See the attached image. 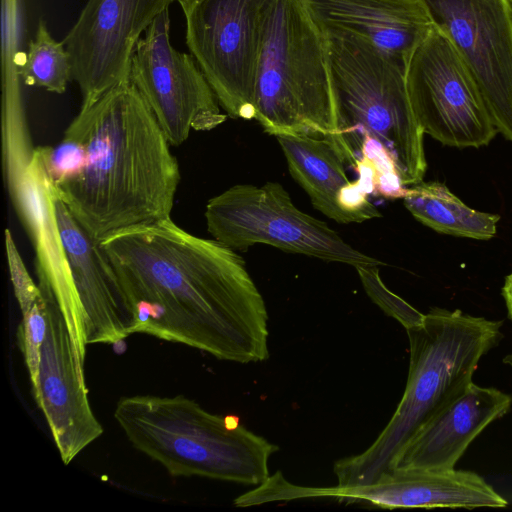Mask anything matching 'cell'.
<instances>
[{"mask_svg": "<svg viewBox=\"0 0 512 512\" xmlns=\"http://www.w3.org/2000/svg\"><path fill=\"white\" fill-rule=\"evenodd\" d=\"M134 318L132 333L237 363L269 357L268 313L244 259L171 217L98 243Z\"/></svg>", "mask_w": 512, "mask_h": 512, "instance_id": "obj_1", "label": "cell"}, {"mask_svg": "<svg viewBox=\"0 0 512 512\" xmlns=\"http://www.w3.org/2000/svg\"><path fill=\"white\" fill-rule=\"evenodd\" d=\"M64 136L84 144L86 161L54 192L94 241L170 218L179 165L130 81L81 108Z\"/></svg>", "mask_w": 512, "mask_h": 512, "instance_id": "obj_2", "label": "cell"}, {"mask_svg": "<svg viewBox=\"0 0 512 512\" xmlns=\"http://www.w3.org/2000/svg\"><path fill=\"white\" fill-rule=\"evenodd\" d=\"M501 326L458 309L433 308L421 324L407 329L410 361L403 396L366 450L334 463L337 485H368L390 473L415 433L473 382L480 359L501 340Z\"/></svg>", "mask_w": 512, "mask_h": 512, "instance_id": "obj_3", "label": "cell"}, {"mask_svg": "<svg viewBox=\"0 0 512 512\" xmlns=\"http://www.w3.org/2000/svg\"><path fill=\"white\" fill-rule=\"evenodd\" d=\"M320 26L337 107L338 134L333 143L345 163L354 166L363 139L370 137L389 152L405 186L423 181L425 133L408 96V61L365 36Z\"/></svg>", "mask_w": 512, "mask_h": 512, "instance_id": "obj_4", "label": "cell"}, {"mask_svg": "<svg viewBox=\"0 0 512 512\" xmlns=\"http://www.w3.org/2000/svg\"><path fill=\"white\" fill-rule=\"evenodd\" d=\"M114 418L133 447L172 477L260 485L269 477L270 456L278 450L237 417L210 413L183 395L123 397Z\"/></svg>", "mask_w": 512, "mask_h": 512, "instance_id": "obj_5", "label": "cell"}, {"mask_svg": "<svg viewBox=\"0 0 512 512\" xmlns=\"http://www.w3.org/2000/svg\"><path fill=\"white\" fill-rule=\"evenodd\" d=\"M264 131L334 141L338 116L323 30L304 0H272L255 86Z\"/></svg>", "mask_w": 512, "mask_h": 512, "instance_id": "obj_6", "label": "cell"}, {"mask_svg": "<svg viewBox=\"0 0 512 512\" xmlns=\"http://www.w3.org/2000/svg\"><path fill=\"white\" fill-rule=\"evenodd\" d=\"M204 215L213 239L235 251L265 244L354 268L385 265L352 247L325 222L299 210L277 182L234 185L211 198Z\"/></svg>", "mask_w": 512, "mask_h": 512, "instance_id": "obj_7", "label": "cell"}, {"mask_svg": "<svg viewBox=\"0 0 512 512\" xmlns=\"http://www.w3.org/2000/svg\"><path fill=\"white\" fill-rule=\"evenodd\" d=\"M2 156L7 188L35 251L41 291L58 304L74 343L84 323L56 220L54 183L41 146L32 147L20 107L8 98L2 117Z\"/></svg>", "mask_w": 512, "mask_h": 512, "instance_id": "obj_8", "label": "cell"}, {"mask_svg": "<svg viewBox=\"0 0 512 512\" xmlns=\"http://www.w3.org/2000/svg\"><path fill=\"white\" fill-rule=\"evenodd\" d=\"M186 45L221 107L255 118V86L272 0H179Z\"/></svg>", "mask_w": 512, "mask_h": 512, "instance_id": "obj_9", "label": "cell"}, {"mask_svg": "<svg viewBox=\"0 0 512 512\" xmlns=\"http://www.w3.org/2000/svg\"><path fill=\"white\" fill-rule=\"evenodd\" d=\"M406 84L424 133L443 145L480 148L498 134L471 75L436 27L413 51Z\"/></svg>", "mask_w": 512, "mask_h": 512, "instance_id": "obj_10", "label": "cell"}, {"mask_svg": "<svg viewBox=\"0 0 512 512\" xmlns=\"http://www.w3.org/2000/svg\"><path fill=\"white\" fill-rule=\"evenodd\" d=\"M130 82L171 146L184 143L191 130L210 131L227 119L194 57L171 45L169 9L156 17L137 42Z\"/></svg>", "mask_w": 512, "mask_h": 512, "instance_id": "obj_11", "label": "cell"}, {"mask_svg": "<svg viewBox=\"0 0 512 512\" xmlns=\"http://www.w3.org/2000/svg\"><path fill=\"white\" fill-rule=\"evenodd\" d=\"M475 82L498 131L512 142V0H419Z\"/></svg>", "mask_w": 512, "mask_h": 512, "instance_id": "obj_12", "label": "cell"}, {"mask_svg": "<svg viewBox=\"0 0 512 512\" xmlns=\"http://www.w3.org/2000/svg\"><path fill=\"white\" fill-rule=\"evenodd\" d=\"M179 0H88L62 40L72 80L82 94L81 108L130 81L133 53L141 34Z\"/></svg>", "mask_w": 512, "mask_h": 512, "instance_id": "obj_13", "label": "cell"}, {"mask_svg": "<svg viewBox=\"0 0 512 512\" xmlns=\"http://www.w3.org/2000/svg\"><path fill=\"white\" fill-rule=\"evenodd\" d=\"M42 294L47 324L32 394L61 460L68 465L104 430L91 409L84 369L77 361L62 312L53 297Z\"/></svg>", "mask_w": 512, "mask_h": 512, "instance_id": "obj_14", "label": "cell"}, {"mask_svg": "<svg viewBox=\"0 0 512 512\" xmlns=\"http://www.w3.org/2000/svg\"><path fill=\"white\" fill-rule=\"evenodd\" d=\"M54 207L82 311L86 344H114L127 338L133 334L134 318L98 243L55 192Z\"/></svg>", "mask_w": 512, "mask_h": 512, "instance_id": "obj_15", "label": "cell"}, {"mask_svg": "<svg viewBox=\"0 0 512 512\" xmlns=\"http://www.w3.org/2000/svg\"><path fill=\"white\" fill-rule=\"evenodd\" d=\"M511 404L509 394L472 382L415 433L398 454L392 471L455 469L470 443L490 423L503 417Z\"/></svg>", "mask_w": 512, "mask_h": 512, "instance_id": "obj_16", "label": "cell"}, {"mask_svg": "<svg viewBox=\"0 0 512 512\" xmlns=\"http://www.w3.org/2000/svg\"><path fill=\"white\" fill-rule=\"evenodd\" d=\"M319 497L395 508H502L506 499L471 471L393 470L372 484L319 488Z\"/></svg>", "mask_w": 512, "mask_h": 512, "instance_id": "obj_17", "label": "cell"}, {"mask_svg": "<svg viewBox=\"0 0 512 512\" xmlns=\"http://www.w3.org/2000/svg\"><path fill=\"white\" fill-rule=\"evenodd\" d=\"M320 25L365 36L409 61L433 24L419 0H304Z\"/></svg>", "mask_w": 512, "mask_h": 512, "instance_id": "obj_18", "label": "cell"}, {"mask_svg": "<svg viewBox=\"0 0 512 512\" xmlns=\"http://www.w3.org/2000/svg\"><path fill=\"white\" fill-rule=\"evenodd\" d=\"M276 138L291 176L309 195L313 206L338 223H351L338 203L351 180L333 141L306 134L278 135Z\"/></svg>", "mask_w": 512, "mask_h": 512, "instance_id": "obj_19", "label": "cell"}, {"mask_svg": "<svg viewBox=\"0 0 512 512\" xmlns=\"http://www.w3.org/2000/svg\"><path fill=\"white\" fill-rule=\"evenodd\" d=\"M403 201L416 220L438 233L476 240L496 235L499 215L468 207L443 183L411 185Z\"/></svg>", "mask_w": 512, "mask_h": 512, "instance_id": "obj_20", "label": "cell"}, {"mask_svg": "<svg viewBox=\"0 0 512 512\" xmlns=\"http://www.w3.org/2000/svg\"><path fill=\"white\" fill-rule=\"evenodd\" d=\"M18 74L25 85L41 87L57 94H63L72 80L69 53L62 41L57 42L51 36L42 19Z\"/></svg>", "mask_w": 512, "mask_h": 512, "instance_id": "obj_21", "label": "cell"}, {"mask_svg": "<svg viewBox=\"0 0 512 512\" xmlns=\"http://www.w3.org/2000/svg\"><path fill=\"white\" fill-rule=\"evenodd\" d=\"M355 269L367 295L385 314L400 322L406 330L422 323L424 314L386 287L380 278L379 266Z\"/></svg>", "mask_w": 512, "mask_h": 512, "instance_id": "obj_22", "label": "cell"}, {"mask_svg": "<svg viewBox=\"0 0 512 512\" xmlns=\"http://www.w3.org/2000/svg\"><path fill=\"white\" fill-rule=\"evenodd\" d=\"M45 299L42 296L25 312L18 329V341L33 384L37 378L41 346L46 332Z\"/></svg>", "mask_w": 512, "mask_h": 512, "instance_id": "obj_23", "label": "cell"}, {"mask_svg": "<svg viewBox=\"0 0 512 512\" xmlns=\"http://www.w3.org/2000/svg\"><path fill=\"white\" fill-rule=\"evenodd\" d=\"M44 161L53 183H58L78 174L86 161L84 144L70 137L56 146H41Z\"/></svg>", "mask_w": 512, "mask_h": 512, "instance_id": "obj_24", "label": "cell"}, {"mask_svg": "<svg viewBox=\"0 0 512 512\" xmlns=\"http://www.w3.org/2000/svg\"><path fill=\"white\" fill-rule=\"evenodd\" d=\"M4 238L14 295L23 313L42 296V292L39 285L30 276L9 229L5 230Z\"/></svg>", "mask_w": 512, "mask_h": 512, "instance_id": "obj_25", "label": "cell"}, {"mask_svg": "<svg viewBox=\"0 0 512 512\" xmlns=\"http://www.w3.org/2000/svg\"><path fill=\"white\" fill-rule=\"evenodd\" d=\"M502 296L506 303L508 317L512 321V272L505 278L502 287Z\"/></svg>", "mask_w": 512, "mask_h": 512, "instance_id": "obj_26", "label": "cell"}, {"mask_svg": "<svg viewBox=\"0 0 512 512\" xmlns=\"http://www.w3.org/2000/svg\"><path fill=\"white\" fill-rule=\"evenodd\" d=\"M503 362L512 367V352L503 359Z\"/></svg>", "mask_w": 512, "mask_h": 512, "instance_id": "obj_27", "label": "cell"}]
</instances>
